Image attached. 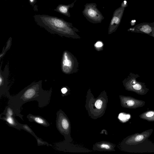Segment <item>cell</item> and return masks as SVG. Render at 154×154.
I'll return each mask as SVG.
<instances>
[{"label":"cell","mask_w":154,"mask_h":154,"mask_svg":"<svg viewBox=\"0 0 154 154\" xmlns=\"http://www.w3.org/2000/svg\"><path fill=\"white\" fill-rule=\"evenodd\" d=\"M56 126L60 132L67 140L70 134V125L67 116L61 110L57 113Z\"/></svg>","instance_id":"cell-5"},{"label":"cell","mask_w":154,"mask_h":154,"mask_svg":"<svg viewBox=\"0 0 154 154\" xmlns=\"http://www.w3.org/2000/svg\"><path fill=\"white\" fill-rule=\"evenodd\" d=\"M61 91L63 94H65L67 92V90L66 88H63L61 89Z\"/></svg>","instance_id":"cell-22"},{"label":"cell","mask_w":154,"mask_h":154,"mask_svg":"<svg viewBox=\"0 0 154 154\" xmlns=\"http://www.w3.org/2000/svg\"><path fill=\"white\" fill-rule=\"evenodd\" d=\"M139 116L140 119L148 122H154V110L146 111L141 114Z\"/></svg>","instance_id":"cell-14"},{"label":"cell","mask_w":154,"mask_h":154,"mask_svg":"<svg viewBox=\"0 0 154 154\" xmlns=\"http://www.w3.org/2000/svg\"><path fill=\"white\" fill-rule=\"evenodd\" d=\"M12 38L10 37L7 42V44L5 47L3 48L2 52L0 54V59L2 58L5 54L6 52L10 48L11 45Z\"/></svg>","instance_id":"cell-15"},{"label":"cell","mask_w":154,"mask_h":154,"mask_svg":"<svg viewBox=\"0 0 154 154\" xmlns=\"http://www.w3.org/2000/svg\"><path fill=\"white\" fill-rule=\"evenodd\" d=\"M72 63L67 52H64L61 62V68L62 71L65 73H68L69 69L72 66Z\"/></svg>","instance_id":"cell-10"},{"label":"cell","mask_w":154,"mask_h":154,"mask_svg":"<svg viewBox=\"0 0 154 154\" xmlns=\"http://www.w3.org/2000/svg\"><path fill=\"white\" fill-rule=\"evenodd\" d=\"M35 138L37 140L38 145H47L48 146V144L47 142L42 141L41 140L38 138L37 136Z\"/></svg>","instance_id":"cell-20"},{"label":"cell","mask_w":154,"mask_h":154,"mask_svg":"<svg viewBox=\"0 0 154 154\" xmlns=\"http://www.w3.org/2000/svg\"><path fill=\"white\" fill-rule=\"evenodd\" d=\"M103 45V43L100 42H97L95 44V46L96 47L99 48L101 47Z\"/></svg>","instance_id":"cell-21"},{"label":"cell","mask_w":154,"mask_h":154,"mask_svg":"<svg viewBox=\"0 0 154 154\" xmlns=\"http://www.w3.org/2000/svg\"><path fill=\"white\" fill-rule=\"evenodd\" d=\"M94 106L97 110L102 109L103 106L102 100L100 99H97L94 103Z\"/></svg>","instance_id":"cell-16"},{"label":"cell","mask_w":154,"mask_h":154,"mask_svg":"<svg viewBox=\"0 0 154 154\" xmlns=\"http://www.w3.org/2000/svg\"><path fill=\"white\" fill-rule=\"evenodd\" d=\"M100 148L101 149H111V146L107 143H102L100 145Z\"/></svg>","instance_id":"cell-19"},{"label":"cell","mask_w":154,"mask_h":154,"mask_svg":"<svg viewBox=\"0 0 154 154\" xmlns=\"http://www.w3.org/2000/svg\"><path fill=\"white\" fill-rule=\"evenodd\" d=\"M139 77L137 74L130 73L127 78L124 81V85L128 91L133 92L139 95H144L147 93L149 89L146 87L145 83L138 81L137 80Z\"/></svg>","instance_id":"cell-3"},{"label":"cell","mask_w":154,"mask_h":154,"mask_svg":"<svg viewBox=\"0 0 154 154\" xmlns=\"http://www.w3.org/2000/svg\"><path fill=\"white\" fill-rule=\"evenodd\" d=\"M30 4L33 8L34 10L35 11H38V6L36 4L37 2V0H28Z\"/></svg>","instance_id":"cell-18"},{"label":"cell","mask_w":154,"mask_h":154,"mask_svg":"<svg viewBox=\"0 0 154 154\" xmlns=\"http://www.w3.org/2000/svg\"><path fill=\"white\" fill-rule=\"evenodd\" d=\"M153 130V129H150L129 136L126 140L125 143L129 145H136L143 143L149 137Z\"/></svg>","instance_id":"cell-6"},{"label":"cell","mask_w":154,"mask_h":154,"mask_svg":"<svg viewBox=\"0 0 154 154\" xmlns=\"http://www.w3.org/2000/svg\"><path fill=\"white\" fill-rule=\"evenodd\" d=\"M0 68V97L2 95H7L8 93V78L9 74V69L6 65L4 70Z\"/></svg>","instance_id":"cell-8"},{"label":"cell","mask_w":154,"mask_h":154,"mask_svg":"<svg viewBox=\"0 0 154 154\" xmlns=\"http://www.w3.org/2000/svg\"><path fill=\"white\" fill-rule=\"evenodd\" d=\"M51 89L46 91L42 87V81L33 82L20 91L16 95L12 96L9 93L6 95L9 98L8 105L12 106L17 116L23 120L20 114L22 105L28 102L35 100L38 102V106L42 108L47 106L50 102Z\"/></svg>","instance_id":"cell-1"},{"label":"cell","mask_w":154,"mask_h":154,"mask_svg":"<svg viewBox=\"0 0 154 154\" xmlns=\"http://www.w3.org/2000/svg\"><path fill=\"white\" fill-rule=\"evenodd\" d=\"M33 17L38 25L51 34L67 36L73 33L75 30L72 23L56 17L45 14H35Z\"/></svg>","instance_id":"cell-2"},{"label":"cell","mask_w":154,"mask_h":154,"mask_svg":"<svg viewBox=\"0 0 154 154\" xmlns=\"http://www.w3.org/2000/svg\"><path fill=\"white\" fill-rule=\"evenodd\" d=\"M14 116H5L0 117V119L6 122L10 126L18 129H21L22 124L19 123Z\"/></svg>","instance_id":"cell-12"},{"label":"cell","mask_w":154,"mask_h":154,"mask_svg":"<svg viewBox=\"0 0 154 154\" xmlns=\"http://www.w3.org/2000/svg\"><path fill=\"white\" fill-rule=\"evenodd\" d=\"M26 117L29 122H34L46 127H48L50 125L49 123L46 120L41 116L29 114Z\"/></svg>","instance_id":"cell-13"},{"label":"cell","mask_w":154,"mask_h":154,"mask_svg":"<svg viewBox=\"0 0 154 154\" xmlns=\"http://www.w3.org/2000/svg\"><path fill=\"white\" fill-rule=\"evenodd\" d=\"M21 129H24V130L27 131L29 133L34 136L35 137H37V136L35 135L32 130L27 125L22 124Z\"/></svg>","instance_id":"cell-17"},{"label":"cell","mask_w":154,"mask_h":154,"mask_svg":"<svg viewBox=\"0 0 154 154\" xmlns=\"http://www.w3.org/2000/svg\"><path fill=\"white\" fill-rule=\"evenodd\" d=\"M121 106L123 107L132 109L143 106L145 103V101L128 96H120Z\"/></svg>","instance_id":"cell-7"},{"label":"cell","mask_w":154,"mask_h":154,"mask_svg":"<svg viewBox=\"0 0 154 154\" xmlns=\"http://www.w3.org/2000/svg\"><path fill=\"white\" fill-rule=\"evenodd\" d=\"M75 1H75L71 4L67 5H58L56 8L53 10L67 17H70L71 15L69 11V9L73 7Z\"/></svg>","instance_id":"cell-11"},{"label":"cell","mask_w":154,"mask_h":154,"mask_svg":"<svg viewBox=\"0 0 154 154\" xmlns=\"http://www.w3.org/2000/svg\"><path fill=\"white\" fill-rule=\"evenodd\" d=\"M123 10L122 8L120 7L114 11L109 27L110 33L114 31L119 24Z\"/></svg>","instance_id":"cell-9"},{"label":"cell","mask_w":154,"mask_h":154,"mask_svg":"<svg viewBox=\"0 0 154 154\" xmlns=\"http://www.w3.org/2000/svg\"><path fill=\"white\" fill-rule=\"evenodd\" d=\"M82 13L86 19L90 22L97 23H100L104 17L97 7L94 3H87Z\"/></svg>","instance_id":"cell-4"},{"label":"cell","mask_w":154,"mask_h":154,"mask_svg":"<svg viewBox=\"0 0 154 154\" xmlns=\"http://www.w3.org/2000/svg\"></svg>","instance_id":"cell-23"}]
</instances>
